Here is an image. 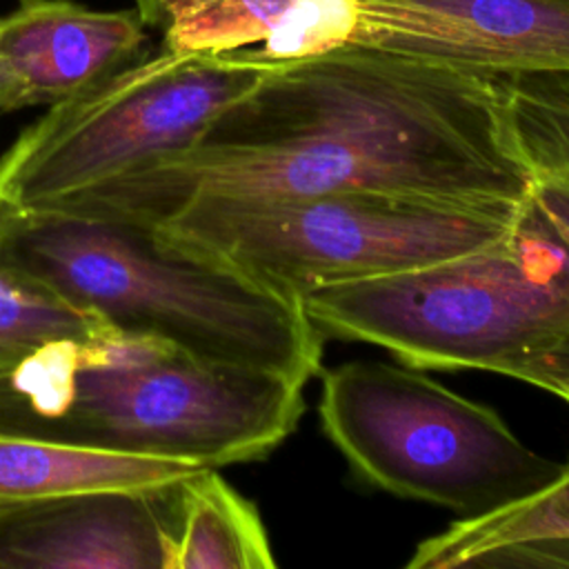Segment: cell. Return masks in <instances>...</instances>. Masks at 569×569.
Here are the masks:
<instances>
[{
    "label": "cell",
    "mask_w": 569,
    "mask_h": 569,
    "mask_svg": "<svg viewBox=\"0 0 569 569\" xmlns=\"http://www.w3.org/2000/svg\"><path fill=\"white\" fill-rule=\"evenodd\" d=\"M531 182L502 76L347 44L278 62L196 147L58 207L140 224L200 193L525 202Z\"/></svg>",
    "instance_id": "cell-1"
},
{
    "label": "cell",
    "mask_w": 569,
    "mask_h": 569,
    "mask_svg": "<svg viewBox=\"0 0 569 569\" xmlns=\"http://www.w3.org/2000/svg\"><path fill=\"white\" fill-rule=\"evenodd\" d=\"M302 389L109 327L49 342L0 376V431L218 469L273 451L305 411Z\"/></svg>",
    "instance_id": "cell-2"
},
{
    "label": "cell",
    "mask_w": 569,
    "mask_h": 569,
    "mask_svg": "<svg viewBox=\"0 0 569 569\" xmlns=\"http://www.w3.org/2000/svg\"><path fill=\"white\" fill-rule=\"evenodd\" d=\"M0 258L127 331L309 382L322 333L284 298L151 229L64 207H0Z\"/></svg>",
    "instance_id": "cell-3"
},
{
    "label": "cell",
    "mask_w": 569,
    "mask_h": 569,
    "mask_svg": "<svg viewBox=\"0 0 569 569\" xmlns=\"http://www.w3.org/2000/svg\"><path fill=\"white\" fill-rule=\"evenodd\" d=\"M525 202L387 191L189 196L142 227L291 300L467 253L505 236ZM138 224V222H136Z\"/></svg>",
    "instance_id": "cell-4"
},
{
    "label": "cell",
    "mask_w": 569,
    "mask_h": 569,
    "mask_svg": "<svg viewBox=\"0 0 569 569\" xmlns=\"http://www.w3.org/2000/svg\"><path fill=\"white\" fill-rule=\"evenodd\" d=\"M320 333L413 369L505 365L569 333V242L527 211L498 240L431 264L329 284L300 300Z\"/></svg>",
    "instance_id": "cell-5"
},
{
    "label": "cell",
    "mask_w": 569,
    "mask_h": 569,
    "mask_svg": "<svg viewBox=\"0 0 569 569\" xmlns=\"http://www.w3.org/2000/svg\"><path fill=\"white\" fill-rule=\"evenodd\" d=\"M318 413L365 482L462 518L527 498L567 467L529 449L487 405L413 367L353 360L327 369Z\"/></svg>",
    "instance_id": "cell-6"
},
{
    "label": "cell",
    "mask_w": 569,
    "mask_h": 569,
    "mask_svg": "<svg viewBox=\"0 0 569 569\" xmlns=\"http://www.w3.org/2000/svg\"><path fill=\"white\" fill-rule=\"evenodd\" d=\"M276 60L162 51L51 104L0 158V207L49 209L200 142Z\"/></svg>",
    "instance_id": "cell-7"
},
{
    "label": "cell",
    "mask_w": 569,
    "mask_h": 569,
    "mask_svg": "<svg viewBox=\"0 0 569 569\" xmlns=\"http://www.w3.org/2000/svg\"><path fill=\"white\" fill-rule=\"evenodd\" d=\"M351 44L491 76L569 73V0H358Z\"/></svg>",
    "instance_id": "cell-8"
},
{
    "label": "cell",
    "mask_w": 569,
    "mask_h": 569,
    "mask_svg": "<svg viewBox=\"0 0 569 569\" xmlns=\"http://www.w3.org/2000/svg\"><path fill=\"white\" fill-rule=\"evenodd\" d=\"M178 482L82 489L4 509L0 567L167 569Z\"/></svg>",
    "instance_id": "cell-9"
},
{
    "label": "cell",
    "mask_w": 569,
    "mask_h": 569,
    "mask_svg": "<svg viewBox=\"0 0 569 569\" xmlns=\"http://www.w3.org/2000/svg\"><path fill=\"white\" fill-rule=\"evenodd\" d=\"M147 18L71 0H20L0 18V111L64 102L144 58Z\"/></svg>",
    "instance_id": "cell-10"
},
{
    "label": "cell",
    "mask_w": 569,
    "mask_h": 569,
    "mask_svg": "<svg viewBox=\"0 0 569 569\" xmlns=\"http://www.w3.org/2000/svg\"><path fill=\"white\" fill-rule=\"evenodd\" d=\"M200 467L0 431V511L82 489L164 487Z\"/></svg>",
    "instance_id": "cell-11"
},
{
    "label": "cell",
    "mask_w": 569,
    "mask_h": 569,
    "mask_svg": "<svg viewBox=\"0 0 569 569\" xmlns=\"http://www.w3.org/2000/svg\"><path fill=\"white\" fill-rule=\"evenodd\" d=\"M258 509L216 467H200L176 485L167 569H273Z\"/></svg>",
    "instance_id": "cell-12"
},
{
    "label": "cell",
    "mask_w": 569,
    "mask_h": 569,
    "mask_svg": "<svg viewBox=\"0 0 569 569\" xmlns=\"http://www.w3.org/2000/svg\"><path fill=\"white\" fill-rule=\"evenodd\" d=\"M547 538H569V462L547 487L493 511L460 518L425 538L407 569H460L487 551Z\"/></svg>",
    "instance_id": "cell-13"
},
{
    "label": "cell",
    "mask_w": 569,
    "mask_h": 569,
    "mask_svg": "<svg viewBox=\"0 0 569 569\" xmlns=\"http://www.w3.org/2000/svg\"><path fill=\"white\" fill-rule=\"evenodd\" d=\"M293 0H138L149 24H160L164 49L229 53L260 47Z\"/></svg>",
    "instance_id": "cell-14"
},
{
    "label": "cell",
    "mask_w": 569,
    "mask_h": 569,
    "mask_svg": "<svg viewBox=\"0 0 569 569\" xmlns=\"http://www.w3.org/2000/svg\"><path fill=\"white\" fill-rule=\"evenodd\" d=\"M109 325L0 258V376L40 347L64 338H93Z\"/></svg>",
    "instance_id": "cell-15"
},
{
    "label": "cell",
    "mask_w": 569,
    "mask_h": 569,
    "mask_svg": "<svg viewBox=\"0 0 569 569\" xmlns=\"http://www.w3.org/2000/svg\"><path fill=\"white\" fill-rule=\"evenodd\" d=\"M358 16V0H293L280 27L253 51L264 60L289 62L347 47Z\"/></svg>",
    "instance_id": "cell-16"
},
{
    "label": "cell",
    "mask_w": 569,
    "mask_h": 569,
    "mask_svg": "<svg viewBox=\"0 0 569 569\" xmlns=\"http://www.w3.org/2000/svg\"><path fill=\"white\" fill-rule=\"evenodd\" d=\"M498 373L529 382L569 402V333L505 365Z\"/></svg>",
    "instance_id": "cell-17"
},
{
    "label": "cell",
    "mask_w": 569,
    "mask_h": 569,
    "mask_svg": "<svg viewBox=\"0 0 569 569\" xmlns=\"http://www.w3.org/2000/svg\"><path fill=\"white\" fill-rule=\"evenodd\" d=\"M478 569H569V538L518 542L476 558Z\"/></svg>",
    "instance_id": "cell-18"
},
{
    "label": "cell",
    "mask_w": 569,
    "mask_h": 569,
    "mask_svg": "<svg viewBox=\"0 0 569 569\" xmlns=\"http://www.w3.org/2000/svg\"><path fill=\"white\" fill-rule=\"evenodd\" d=\"M533 182L527 196L533 213L569 242V169L531 167Z\"/></svg>",
    "instance_id": "cell-19"
},
{
    "label": "cell",
    "mask_w": 569,
    "mask_h": 569,
    "mask_svg": "<svg viewBox=\"0 0 569 569\" xmlns=\"http://www.w3.org/2000/svg\"><path fill=\"white\" fill-rule=\"evenodd\" d=\"M2 98H4V67H2V58H0V107H2Z\"/></svg>",
    "instance_id": "cell-20"
}]
</instances>
